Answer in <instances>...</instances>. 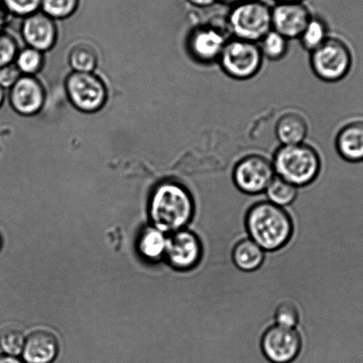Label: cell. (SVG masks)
<instances>
[{
  "label": "cell",
  "mask_w": 363,
  "mask_h": 363,
  "mask_svg": "<svg viewBox=\"0 0 363 363\" xmlns=\"http://www.w3.org/2000/svg\"><path fill=\"white\" fill-rule=\"evenodd\" d=\"M6 99V90L4 88L0 86V108L2 107V105L4 104Z\"/></svg>",
  "instance_id": "cell-35"
},
{
  "label": "cell",
  "mask_w": 363,
  "mask_h": 363,
  "mask_svg": "<svg viewBox=\"0 0 363 363\" xmlns=\"http://www.w3.org/2000/svg\"><path fill=\"white\" fill-rule=\"evenodd\" d=\"M253 1V0H218V3H223L225 5L228 6H235L238 4H242V3Z\"/></svg>",
  "instance_id": "cell-34"
},
{
  "label": "cell",
  "mask_w": 363,
  "mask_h": 363,
  "mask_svg": "<svg viewBox=\"0 0 363 363\" xmlns=\"http://www.w3.org/2000/svg\"><path fill=\"white\" fill-rule=\"evenodd\" d=\"M228 40L220 28L211 26L196 27L186 37V52L199 65H211L218 62Z\"/></svg>",
  "instance_id": "cell-9"
},
{
  "label": "cell",
  "mask_w": 363,
  "mask_h": 363,
  "mask_svg": "<svg viewBox=\"0 0 363 363\" xmlns=\"http://www.w3.org/2000/svg\"><path fill=\"white\" fill-rule=\"evenodd\" d=\"M274 177L276 172L272 161L258 154L241 158L232 172L233 182L236 188L247 195L265 192Z\"/></svg>",
  "instance_id": "cell-8"
},
{
  "label": "cell",
  "mask_w": 363,
  "mask_h": 363,
  "mask_svg": "<svg viewBox=\"0 0 363 363\" xmlns=\"http://www.w3.org/2000/svg\"><path fill=\"white\" fill-rule=\"evenodd\" d=\"M195 201L186 186L164 181L155 188L150 197V214L155 228L164 233L184 229L195 214Z\"/></svg>",
  "instance_id": "cell-1"
},
{
  "label": "cell",
  "mask_w": 363,
  "mask_h": 363,
  "mask_svg": "<svg viewBox=\"0 0 363 363\" xmlns=\"http://www.w3.org/2000/svg\"><path fill=\"white\" fill-rule=\"evenodd\" d=\"M167 242V238L164 232L156 228H147L140 236L139 252L144 258L155 262L165 255Z\"/></svg>",
  "instance_id": "cell-19"
},
{
  "label": "cell",
  "mask_w": 363,
  "mask_h": 363,
  "mask_svg": "<svg viewBox=\"0 0 363 363\" xmlns=\"http://www.w3.org/2000/svg\"><path fill=\"white\" fill-rule=\"evenodd\" d=\"M277 325L296 329L299 322L297 306L291 302H283L277 306L274 313Z\"/></svg>",
  "instance_id": "cell-28"
},
{
  "label": "cell",
  "mask_w": 363,
  "mask_h": 363,
  "mask_svg": "<svg viewBox=\"0 0 363 363\" xmlns=\"http://www.w3.org/2000/svg\"><path fill=\"white\" fill-rule=\"evenodd\" d=\"M272 6L263 0H253L233 6L228 16V27L233 38L259 43L272 30Z\"/></svg>",
  "instance_id": "cell-4"
},
{
  "label": "cell",
  "mask_w": 363,
  "mask_h": 363,
  "mask_svg": "<svg viewBox=\"0 0 363 363\" xmlns=\"http://www.w3.org/2000/svg\"><path fill=\"white\" fill-rule=\"evenodd\" d=\"M42 0H0V4L9 15L24 17L41 10Z\"/></svg>",
  "instance_id": "cell-26"
},
{
  "label": "cell",
  "mask_w": 363,
  "mask_h": 363,
  "mask_svg": "<svg viewBox=\"0 0 363 363\" xmlns=\"http://www.w3.org/2000/svg\"><path fill=\"white\" fill-rule=\"evenodd\" d=\"M308 135V124L304 116L297 112H287L277 120L276 135L281 145L304 143Z\"/></svg>",
  "instance_id": "cell-17"
},
{
  "label": "cell",
  "mask_w": 363,
  "mask_h": 363,
  "mask_svg": "<svg viewBox=\"0 0 363 363\" xmlns=\"http://www.w3.org/2000/svg\"><path fill=\"white\" fill-rule=\"evenodd\" d=\"M312 16L305 3H276L271 13L272 30L289 40H298Z\"/></svg>",
  "instance_id": "cell-13"
},
{
  "label": "cell",
  "mask_w": 363,
  "mask_h": 363,
  "mask_svg": "<svg viewBox=\"0 0 363 363\" xmlns=\"http://www.w3.org/2000/svg\"><path fill=\"white\" fill-rule=\"evenodd\" d=\"M9 16V13L6 12L5 9L0 4V33L5 30V27L6 23H8Z\"/></svg>",
  "instance_id": "cell-32"
},
{
  "label": "cell",
  "mask_w": 363,
  "mask_h": 363,
  "mask_svg": "<svg viewBox=\"0 0 363 363\" xmlns=\"http://www.w3.org/2000/svg\"><path fill=\"white\" fill-rule=\"evenodd\" d=\"M1 246H2V240H1V238H0V249H1Z\"/></svg>",
  "instance_id": "cell-37"
},
{
  "label": "cell",
  "mask_w": 363,
  "mask_h": 363,
  "mask_svg": "<svg viewBox=\"0 0 363 363\" xmlns=\"http://www.w3.org/2000/svg\"><path fill=\"white\" fill-rule=\"evenodd\" d=\"M263 61L258 43L232 38L225 43L217 63L228 77L245 81L260 72Z\"/></svg>",
  "instance_id": "cell-6"
},
{
  "label": "cell",
  "mask_w": 363,
  "mask_h": 363,
  "mask_svg": "<svg viewBox=\"0 0 363 363\" xmlns=\"http://www.w3.org/2000/svg\"><path fill=\"white\" fill-rule=\"evenodd\" d=\"M23 19L21 33L27 47L43 52L55 48L58 40L55 20L41 10Z\"/></svg>",
  "instance_id": "cell-14"
},
{
  "label": "cell",
  "mask_w": 363,
  "mask_h": 363,
  "mask_svg": "<svg viewBox=\"0 0 363 363\" xmlns=\"http://www.w3.org/2000/svg\"><path fill=\"white\" fill-rule=\"evenodd\" d=\"M192 6L199 9H208L218 3V0H186Z\"/></svg>",
  "instance_id": "cell-31"
},
{
  "label": "cell",
  "mask_w": 363,
  "mask_h": 363,
  "mask_svg": "<svg viewBox=\"0 0 363 363\" xmlns=\"http://www.w3.org/2000/svg\"><path fill=\"white\" fill-rule=\"evenodd\" d=\"M22 76V73L17 69L15 63L12 65L0 67V86L4 88H11L17 79Z\"/></svg>",
  "instance_id": "cell-30"
},
{
  "label": "cell",
  "mask_w": 363,
  "mask_h": 363,
  "mask_svg": "<svg viewBox=\"0 0 363 363\" xmlns=\"http://www.w3.org/2000/svg\"><path fill=\"white\" fill-rule=\"evenodd\" d=\"M26 340L19 330H9L0 336V348L4 354L18 356L22 354Z\"/></svg>",
  "instance_id": "cell-27"
},
{
  "label": "cell",
  "mask_w": 363,
  "mask_h": 363,
  "mask_svg": "<svg viewBox=\"0 0 363 363\" xmlns=\"http://www.w3.org/2000/svg\"><path fill=\"white\" fill-rule=\"evenodd\" d=\"M47 93L36 76L22 75L10 88L9 102L17 114L36 116L43 109Z\"/></svg>",
  "instance_id": "cell-12"
},
{
  "label": "cell",
  "mask_w": 363,
  "mask_h": 363,
  "mask_svg": "<svg viewBox=\"0 0 363 363\" xmlns=\"http://www.w3.org/2000/svg\"><path fill=\"white\" fill-rule=\"evenodd\" d=\"M298 189L297 186L276 175L265 192L269 202L284 208L290 206L297 199Z\"/></svg>",
  "instance_id": "cell-23"
},
{
  "label": "cell",
  "mask_w": 363,
  "mask_h": 363,
  "mask_svg": "<svg viewBox=\"0 0 363 363\" xmlns=\"http://www.w3.org/2000/svg\"><path fill=\"white\" fill-rule=\"evenodd\" d=\"M0 363H23L20 359L16 356H10L6 354L0 355Z\"/></svg>",
  "instance_id": "cell-33"
},
{
  "label": "cell",
  "mask_w": 363,
  "mask_h": 363,
  "mask_svg": "<svg viewBox=\"0 0 363 363\" xmlns=\"http://www.w3.org/2000/svg\"><path fill=\"white\" fill-rule=\"evenodd\" d=\"M301 334L296 329L274 325L269 328L262 338L264 356L272 363H291L301 351Z\"/></svg>",
  "instance_id": "cell-10"
},
{
  "label": "cell",
  "mask_w": 363,
  "mask_h": 363,
  "mask_svg": "<svg viewBox=\"0 0 363 363\" xmlns=\"http://www.w3.org/2000/svg\"><path fill=\"white\" fill-rule=\"evenodd\" d=\"M69 63L72 72H94L99 63L98 52L91 45L77 44L69 51Z\"/></svg>",
  "instance_id": "cell-21"
},
{
  "label": "cell",
  "mask_w": 363,
  "mask_h": 363,
  "mask_svg": "<svg viewBox=\"0 0 363 363\" xmlns=\"http://www.w3.org/2000/svg\"><path fill=\"white\" fill-rule=\"evenodd\" d=\"M232 259L235 266L242 272H255L262 266L265 252L252 240L245 239L235 245Z\"/></svg>",
  "instance_id": "cell-18"
},
{
  "label": "cell",
  "mask_w": 363,
  "mask_h": 363,
  "mask_svg": "<svg viewBox=\"0 0 363 363\" xmlns=\"http://www.w3.org/2000/svg\"><path fill=\"white\" fill-rule=\"evenodd\" d=\"M276 3H304L306 0H274Z\"/></svg>",
  "instance_id": "cell-36"
},
{
  "label": "cell",
  "mask_w": 363,
  "mask_h": 363,
  "mask_svg": "<svg viewBox=\"0 0 363 363\" xmlns=\"http://www.w3.org/2000/svg\"><path fill=\"white\" fill-rule=\"evenodd\" d=\"M310 66L313 74L323 82H338L350 72L352 52L345 41L330 37L318 48L310 52Z\"/></svg>",
  "instance_id": "cell-5"
},
{
  "label": "cell",
  "mask_w": 363,
  "mask_h": 363,
  "mask_svg": "<svg viewBox=\"0 0 363 363\" xmlns=\"http://www.w3.org/2000/svg\"><path fill=\"white\" fill-rule=\"evenodd\" d=\"M330 38L329 26L322 17L312 16L308 26L298 38L303 49L309 52L315 50Z\"/></svg>",
  "instance_id": "cell-20"
},
{
  "label": "cell",
  "mask_w": 363,
  "mask_h": 363,
  "mask_svg": "<svg viewBox=\"0 0 363 363\" xmlns=\"http://www.w3.org/2000/svg\"><path fill=\"white\" fill-rule=\"evenodd\" d=\"M245 227L250 239L264 252L284 248L294 235V221L284 208L260 202L250 208L245 216Z\"/></svg>",
  "instance_id": "cell-2"
},
{
  "label": "cell",
  "mask_w": 363,
  "mask_h": 363,
  "mask_svg": "<svg viewBox=\"0 0 363 363\" xmlns=\"http://www.w3.org/2000/svg\"><path fill=\"white\" fill-rule=\"evenodd\" d=\"M337 152L348 163L363 162V120H354L344 125L335 140Z\"/></svg>",
  "instance_id": "cell-15"
},
{
  "label": "cell",
  "mask_w": 363,
  "mask_h": 363,
  "mask_svg": "<svg viewBox=\"0 0 363 363\" xmlns=\"http://www.w3.org/2000/svg\"><path fill=\"white\" fill-rule=\"evenodd\" d=\"M19 50L18 43L13 35L5 30L0 33V67L15 62Z\"/></svg>",
  "instance_id": "cell-29"
},
{
  "label": "cell",
  "mask_w": 363,
  "mask_h": 363,
  "mask_svg": "<svg viewBox=\"0 0 363 363\" xmlns=\"http://www.w3.org/2000/svg\"><path fill=\"white\" fill-rule=\"evenodd\" d=\"M65 91L73 107L86 114L101 111L108 101L107 86L94 72H72L65 80Z\"/></svg>",
  "instance_id": "cell-7"
},
{
  "label": "cell",
  "mask_w": 363,
  "mask_h": 363,
  "mask_svg": "<svg viewBox=\"0 0 363 363\" xmlns=\"http://www.w3.org/2000/svg\"><path fill=\"white\" fill-rule=\"evenodd\" d=\"M203 244L195 233L182 229L167 238L165 257L174 269L189 271L196 269L203 258Z\"/></svg>",
  "instance_id": "cell-11"
},
{
  "label": "cell",
  "mask_w": 363,
  "mask_h": 363,
  "mask_svg": "<svg viewBox=\"0 0 363 363\" xmlns=\"http://www.w3.org/2000/svg\"><path fill=\"white\" fill-rule=\"evenodd\" d=\"M290 40L276 30H271L258 43L264 59L277 62L286 56Z\"/></svg>",
  "instance_id": "cell-22"
},
{
  "label": "cell",
  "mask_w": 363,
  "mask_h": 363,
  "mask_svg": "<svg viewBox=\"0 0 363 363\" xmlns=\"http://www.w3.org/2000/svg\"><path fill=\"white\" fill-rule=\"evenodd\" d=\"M271 161L276 175L298 189L312 184L322 170L319 153L305 143L281 145Z\"/></svg>",
  "instance_id": "cell-3"
},
{
  "label": "cell",
  "mask_w": 363,
  "mask_h": 363,
  "mask_svg": "<svg viewBox=\"0 0 363 363\" xmlns=\"http://www.w3.org/2000/svg\"><path fill=\"white\" fill-rule=\"evenodd\" d=\"M80 1L81 0H42L41 11L55 21L68 19L77 11Z\"/></svg>",
  "instance_id": "cell-25"
},
{
  "label": "cell",
  "mask_w": 363,
  "mask_h": 363,
  "mask_svg": "<svg viewBox=\"0 0 363 363\" xmlns=\"http://www.w3.org/2000/svg\"><path fill=\"white\" fill-rule=\"evenodd\" d=\"M16 66L22 75L36 76L45 65L44 52L27 47L19 50L15 60Z\"/></svg>",
  "instance_id": "cell-24"
},
{
  "label": "cell",
  "mask_w": 363,
  "mask_h": 363,
  "mask_svg": "<svg viewBox=\"0 0 363 363\" xmlns=\"http://www.w3.org/2000/svg\"><path fill=\"white\" fill-rule=\"evenodd\" d=\"M22 354L26 363H52L58 354V342L54 335L38 331L28 337Z\"/></svg>",
  "instance_id": "cell-16"
}]
</instances>
